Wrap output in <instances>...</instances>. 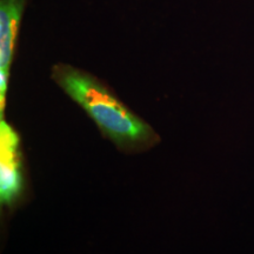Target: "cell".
Instances as JSON below:
<instances>
[{
	"instance_id": "3",
	"label": "cell",
	"mask_w": 254,
	"mask_h": 254,
	"mask_svg": "<svg viewBox=\"0 0 254 254\" xmlns=\"http://www.w3.org/2000/svg\"><path fill=\"white\" fill-rule=\"evenodd\" d=\"M26 0H0V71L9 73Z\"/></svg>"
},
{
	"instance_id": "1",
	"label": "cell",
	"mask_w": 254,
	"mask_h": 254,
	"mask_svg": "<svg viewBox=\"0 0 254 254\" xmlns=\"http://www.w3.org/2000/svg\"><path fill=\"white\" fill-rule=\"evenodd\" d=\"M51 78L93 120L101 135L123 153H142L161 141L150 124L92 73L58 63L52 66Z\"/></svg>"
},
{
	"instance_id": "2",
	"label": "cell",
	"mask_w": 254,
	"mask_h": 254,
	"mask_svg": "<svg viewBox=\"0 0 254 254\" xmlns=\"http://www.w3.org/2000/svg\"><path fill=\"white\" fill-rule=\"evenodd\" d=\"M0 124V202L7 211H15L28 193L21 139L4 117Z\"/></svg>"
}]
</instances>
